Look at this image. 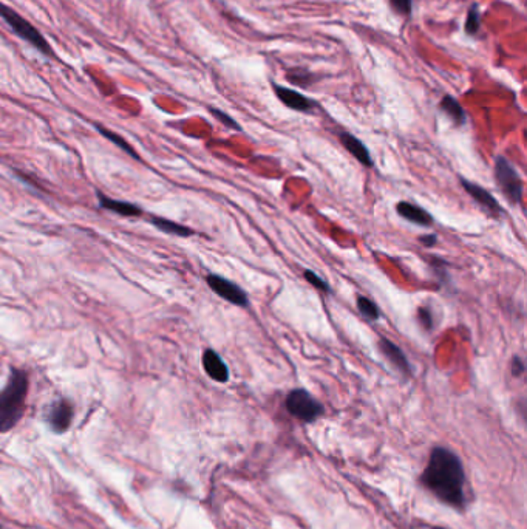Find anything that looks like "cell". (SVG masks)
Wrapping results in <instances>:
<instances>
[{
    "instance_id": "1",
    "label": "cell",
    "mask_w": 527,
    "mask_h": 529,
    "mask_svg": "<svg viewBox=\"0 0 527 529\" xmlns=\"http://www.w3.org/2000/svg\"><path fill=\"white\" fill-rule=\"evenodd\" d=\"M424 486L450 506L461 508L466 501V474L459 458L446 447H435L422 474Z\"/></svg>"
},
{
    "instance_id": "2",
    "label": "cell",
    "mask_w": 527,
    "mask_h": 529,
    "mask_svg": "<svg viewBox=\"0 0 527 529\" xmlns=\"http://www.w3.org/2000/svg\"><path fill=\"white\" fill-rule=\"evenodd\" d=\"M28 395V375L12 369L10 381L0 392V433L12 429L25 412Z\"/></svg>"
},
{
    "instance_id": "3",
    "label": "cell",
    "mask_w": 527,
    "mask_h": 529,
    "mask_svg": "<svg viewBox=\"0 0 527 529\" xmlns=\"http://www.w3.org/2000/svg\"><path fill=\"white\" fill-rule=\"evenodd\" d=\"M0 17L8 23V27L14 31L21 39L31 43V45H33L36 50H39L42 54L45 56L53 54L52 47H50V43L47 42L45 37L42 36L41 31L36 27H33L27 19H23L21 14H17L14 10L10 8V6H6L2 2H0Z\"/></svg>"
},
{
    "instance_id": "4",
    "label": "cell",
    "mask_w": 527,
    "mask_h": 529,
    "mask_svg": "<svg viewBox=\"0 0 527 529\" xmlns=\"http://www.w3.org/2000/svg\"><path fill=\"white\" fill-rule=\"evenodd\" d=\"M287 411L297 419L313 423L322 417L325 407L304 388H296L287 396Z\"/></svg>"
},
{
    "instance_id": "5",
    "label": "cell",
    "mask_w": 527,
    "mask_h": 529,
    "mask_svg": "<svg viewBox=\"0 0 527 529\" xmlns=\"http://www.w3.org/2000/svg\"><path fill=\"white\" fill-rule=\"evenodd\" d=\"M495 178H497L498 186L504 192L507 200L512 205H518L523 201V180L517 169L513 167L504 156H498L495 163Z\"/></svg>"
},
{
    "instance_id": "6",
    "label": "cell",
    "mask_w": 527,
    "mask_h": 529,
    "mask_svg": "<svg viewBox=\"0 0 527 529\" xmlns=\"http://www.w3.org/2000/svg\"><path fill=\"white\" fill-rule=\"evenodd\" d=\"M206 282L215 294H218L221 299L227 300L229 304L241 307V308L249 305V298H247V294L243 291V289H241L237 283L225 279L223 276L209 274L206 277Z\"/></svg>"
},
{
    "instance_id": "7",
    "label": "cell",
    "mask_w": 527,
    "mask_h": 529,
    "mask_svg": "<svg viewBox=\"0 0 527 529\" xmlns=\"http://www.w3.org/2000/svg\"><path fill=\"white\" fill-rule=\"evenodd\" d=\"M461 185L466 189V192L470 195V197H472L476 203L481 206V209L484 211L487 216H490L493 218H499L501 216H504V209L499 206L498 200L495 198L490 192H487L484 187L466 178H461Z\"/></svg>"
},
{
    "instance_id": "8",
    "label": "cell",
    "mask_w": 527,
    "mask_h": 529,
    "mask_svg": "<svg viewBox=\"0 0 527 529\" xmlns=\"http://www.w3.org/2000/svg\"><path fill=\"white\" fill-rule=\"evenodd\" d=\"M73 419V406L67 400H59L50 408L48 423L56 433L65 432Z\"/></svg>"
},
{
    "instance_id": "9",
    "label": "cell",
    "mask_w": 527,
    "mask_h": 529,
    "mask_svg": "<svg viewBox=\"0 0 527 529\" xmlns=\"http://www.w3.org/2000/svg\"><path fill=\"white\" fill-rule=\"evenodd\" d=\"M203 367H205V371L211 380L217 382L229 381V369L215 350L207 349L203 353Z\"/></svg>"
},
{
    "instance_id": "10",
    "label": "cell",
    "mask_w": 527,
    "mask_h": 529,
    "mask_svg": "<svg viewBox=\"0 0 527 529\" xmlns=\"http://www.w3.org/2000/svg\"><path fill=\"white\" fill-rule=\"evenodd\" d=\"M274 90H276L277 98L280 99L285 105L289 107V109L297 110V112H311L316 107V103L313 99L307 98L304 94L298 93L296 90H291V88L274 85Z\"/></svg>"
},
{
    "instance_id": "11",
    "label": "cell",
    "mask_w": 527,
    "mask_h": 529,
    "mask_svg": "<svg viewBox=\"0 0 527 529\" xmlns=\"http://www.w3.org/2000/svg\"><path fill=\"white\" fill-rule=\"evenodd\" d=\"M379 349L382 351V355L389 359V361L395 365V367L404 375H411V367L407 356L404 355V351L397 347L396 344H393L390 339L382 338L379 341Z\"/></svg>"
},
{
    "instance_id": "12",
    "label": "cell",
    "mask_w": 527,
    "mask_h": 529,
    "mask_svg": "<svg viewBox=\"0 0 527 529\" xmlns=\"http://www.w3.org/2000/svg\"><path fill=\"white\" fill-rule=\"evenodd\" d=\"M396 211L402 218L409 220V222L415 225L425 226V228H428V226L433 225V217H431V214L422 209L421 206L410 203V201H399L396 206Z\"/></svg>"
},
{
    "instance_id": "13",
    "label": "cell",
    "mask_w": 527,
    "mask_h": 529,
    "mask_svg": "<svg viewBox=\"0 0 527 529\" xmlns=\"http://www.w3.org/2000/svg\"><path fill=\"white\" fill-rule=\"evenodd\" d=\"M340 144L344 146L348 152H350L355 160H358L360 165H364L365 167H371L373 166V158L370 152H368V149L364 143H362L359 138H355L354 135L351 134H347V132H344V134H340Z\"/></svg>"
},
{
    "instance_id": "14",
    "label": "cell",
    "mask_w": 527,
    "mask_h": 529,
    "mask_svg": "<svg viewBox=\"0 0 527 529\" xmlns=\"http://www.w3.org/2000/svg\"><path fill=\"white\" fill-rule=\"evenodd\" d=\"M99 205L107 211H113L119 214L123 217H138L139 214H143V209L136 205L129 203V201H121L105 197V195H99Z\"/></svg>"
},
{
    "instance_id": "15",
    "label": "cell",
    "mask_w": 527,
    "mask_h": 529,
    "mask_svg": "<svg viewBox=\"0 0 527 529\" xmlns=\"http://www.w3.org/2000/svg\"><path fill=\"white\" fill-rule=\"evenodd\" d=\"M150 222H152V225L155 226L156 229L166 232V234H172V236H178V237H190V236H194V231L190 229V228H187V226L180 225V223H175V222H170V220H166V218L152 217Z\"/></svg>"
},
{
    "instance_id": "16",
    "label": "cell",
    "mask_w": 527,
    "mask_h": 529,
    "mask_svg": "<svg viewBox=\"0 0 527 529\" xmlns=\"http://www.w3.org/2000/svg\"><path fill=\"white\" fill-rule=\"evenodd\" d=\"M440 107H441V110H442L444 113H447V115L450 116V119H452V121H453L456 125L466 124V121H467L466 112L462 110L461 104H459L458 101H456L455 98L448 96V94H447V96H444V99L441 101Z\"/></svg>"
},
{
    "instance_id": "17",
    "label": "cell",
    "mask_w": 527,
    "mask_h": 529,
    "mask_svg": "<svg viewBox=\"0 0 527 529\" xmlns=\"http://www.w3.org/2000/svg\"><path fill=\"white\" fill-rule=\"evenodd\" d=\"M355 305H358L359 313L366 320L376 322V320L379 319V316H380L379 308H378V305L374 304V302L370 298H365V295H358V302H355Z\"/></svg>"
},
{
    "instance_id": "18",
    "label": "cell",
    "mask_w": 527,
    "mask_h": 529,
    "mask_svg": "<svg viewBox=\"0 0 527 529\" xmlns=\"http://www.w3.org/2000/svg\"><path fill=\"white\" fill-rule=\"evenodd\" d=\"M98 130H99L101 134H103L105 138H109V140H110L112 143H115L118 147H121V149H123V150H125V152L129 154L130 156H133V158H138V155L135 154V150H133V149L129 146V144H127V143L124 141V138L118 136V135L115 134V132H110V130H107L105 127H103V125H98Z\"/></svg>"
},
{
    "instance_id": "19",
    "label": "cell",
    "mask_w": 527,
    "mask_h": 529,
    "mask_svg": "<svg viewBox=\"0 0 527 529\" xmlns=\"http://www.w3.org/2000/svg\"><path fill=\"white\" fill-rule=\"evenodd\" d=\"M479 30V11L478 6L473 5L468 11L467 21H466V31L468 34H475Z\"/></svg>"
},
{
    "instance_id": "20",
    "label": "cell",
    "mask_w": 527,
    "mask_h": 529,
    "mask_svg": "<svg viewBox=\"0 0 527 529\" xmlns=\"http://www.w3.org/2000/svg\"><path fill=\"white\" fill-rule=\"evenodd\" d=\"M303 277H304V279H307L308 283H311V285H313L314 288L320 289V291H325V293L331 291V289H329L328 283H327L325 280H323L320 276H317V274L314 273V271L307 269V271H304V273H303Z\"/></svg>"
},
{
    "instance_id": "21",
    "label": "cell",
    "mask_w": 527,
    "mask_h": 529,
    "mask_svg": "<svg viewBox=\"0 0 527 529\" xmlns=\"http://www.w3.org/2000/svg\"><path fill=\"white\" fill-rule=\"evenodd\" d=\"M417 320L419 324L422 325L424 330H431L433 329V313H431V310L428 307H421L417 310Z\"/></svg>"
},
{
    "instance_id": "22",
    "label": "cell",
    "mask_w": 527,
    "mask_h": 529,
    "mask_svg": "<svg viewBox=\"0 0 527 529\" xmlns=\"http://www.w3.org/2000/svg\"><path fill=\"white\" fill-rule=\"evenodd\" d=\"M390 3L393 5V8L399 12V14L409 16L413 6V0H390Z\"/></svg>"
},
{
    "instance_id": "23",
    "label": "cell",
    "mask_w": 527,
    "mask_h": 529,
    "mask_svg": "<svg viewBox=\"0 0 527 529\" xmlns=\"http://www.w3.org/2000/svg\"><path fill=\"white\" fill-rule=\"evenodd\" d=\"M211 112L214 113L215 118L220 119V121L226 125V127H231L234 130H240V125L235 123L231 116H227L226 113H223L221 110H217V109H211Z\"/></svg>"
},
{
    "instance_id": "24",
    "label": "cell",
    "mask_w": 527,
    "mask_h": 529,
    "mask_svg": "<svg viewBox=\"0 0 527 529\" xmlns=\"http://www.w3.org/2000/svg\"><path fill=\"white\" fill-rule=\"evenodd\" d=\"M526 371V365L524 361L519 356H513L512 357V376L519 377Z\"/></svg>"
},
{
    "instance_id": "25",
    "label": "cell",
    "mask_w": 527,
    "mask_h": 529,
    "mask_svg": "<svg viewBox=\"0 0 527 529\" xmlns=\"http://www.w3.org/2000/svg\"><path fill=\"white\" fill-rule=\"evenodd\" d=\"M419 243L424 245L425 248H431L437 243V236L436 234H430V236H421L419 237Z\"/></svg>"
}]
</instances>
